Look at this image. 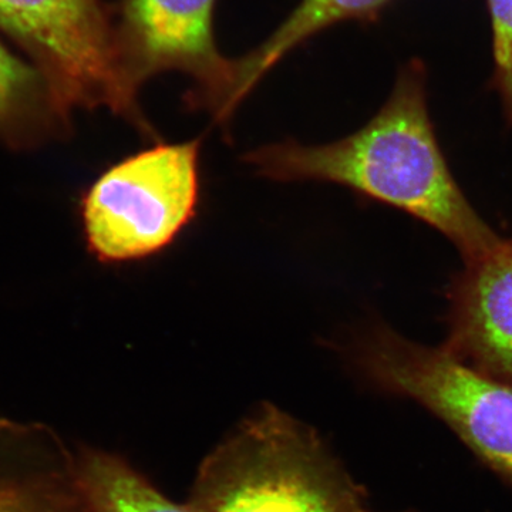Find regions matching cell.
I'll use <instances>...</instances> for the list:
<instances>
[{
    "label": "cell",
    "mask_w": 512,
    "mask_h": 512,
    "mask_svg": "<svg viewBox=\"0 0 512 512\" xmlns=\"http://www.w3.org/2000/svg\"><path fill=\"white\" fill-rule=\"evenodd\" d=\"M242 160L268 180L338 184L406 212L450 239L464 262L501 239L451 174L430 120L419 60L402 69L389 100L356 133L323 146L271 144Z\"/></svg>",
    "instance_id": "cell-1"
},
{
    "label": "cell",
    "mask_w": 512,
    "mask_h": 512,
    "mask_svg": "<svg viewBox=\"0 0 512 512\" xmlns=\"http://www.w3.org/2000/svg\"><path fill=\"white\" fill-rule=\"evenodd\" d=\"M365 491L315 433L274 406L245 421L205 458L194 512H359Z\"/></svg>",
    "instance_id": "cell-2"
},
{
    "label": "cell",
    "mask_w": 512,
    "mask_h": 512,
    "mask_svg": "<svg viewBox=\"0 0 512 512\" xmlns=\"http://www.w3.org/2000/svg\"><path fill=\"white\" fill-rule=\"evenodd\" d=\"M360 375L383 392L412 399L446 423L487 467L512 484V384L429 348L383 323L356 339Z\"/></svg>",
    "instance_id": "cell-3"
},
{
    "label": "cell",
    "mask_w": 512,
    "mask_h": 512,
    "mask_svg": "<svg viewBox=\"0 0 512 512\" xmlns=\"http://www.w3.org/2000/svg\"><path fill=\"white\" fill-rule=\"evenodd\" d=\"M0 30L45 76L64 116L107 109L141 137L158 140L121 76L114 6L103 0H0Z\"/></svg>",
    "instance_id": "cell-4"
},
{
    "label": "cell",
    "mask_w": 512,
    "mask_h": 512,
    "mask_svg": "<svg viewBox=\"0 0 512 512\" xmlns=\"http://www.w3.org/2000/svg\"><path fill=\"white\" fill-rule=\"evenodd\" d=\"M201 140L156 146L123 158L82 198L87 248L103 264L161 254L197 217Z\"/></svg>",
    "instance_id": "cell-5"
},
{
    "label": "cell",
    "mask_w": 512,
    "mask_h": 512,
    "mask_svg": "<svg viewBox=\"0 0 512 512\" xmlns=\"http://www.w3.org/2000/svg\"><path fill=\"white\" fill-rule=\"evenodd\" d=\"M217 0H121L114 28L121 76L136 99L148 80L183 73L194 86L185 96L191 111H207L227 124L235 99L234 59L218 50L214 36ZM140 100V99H138Z\"/></svg>",
    "instance_id": "cell-6"
},
{
    "label": "cell",
    "mask_w": 512,
    "mask_h": 512,
    "mask_svg": "<svg viewBox=\"0 0 512 512\" xmlns=\"http://www.w3.org/2000/svg\"><path fill=\"white\" fill-rule=\"evenodd\" d=\"M447 296L443 348L478 372L512 384V238L464 262Z\"/></svg>",
    "instance_id": "cell-7"
},
{
    "label": "cell",
    "mask_w": 512,
    "mask_h": 512,
    "mask_svg": "<svg viewBox=\"0 0 512 512\" xmlns=\"http://www.w3.org/2000/svg\"><path fill=\"white\" fill-rule=\"evenodd\" d=\"M64 116L42 73L0 42V143L10 150H35L66 137Z\"/></svg>",
    "instance_id": "cell-8"
},
{
    "label": "cell",
    "mask_w": 512,
    "mask_h": 512,
    "mask_svg": "<svg viewBox=\"0 0 512 512\" xmlns=\"http://www.w3.org/2000/svg\"><path fill=\"white\" fill-rule=\"evenodd\" d=\"M393 0H302L265 42L234 59L235 97L238 104L264 79L269 70L292 50L348 20L373 22Z\"/></svg>",
    "instance_id": "cell-9"
},
{
    "label": "cell",
    "mask_w": 512,
    "mask_h": 512,
    "mask_svg": "<svg viewBox=\"0 0 512 512\" xmlns=\"http://www.w3.org/2000/svg\"><path fill=\"white\" fill-rule=\"evenodd\" d=\"M79 484L89 512H194L165 498L146 477L109 454L84 457Z\"/></svg>",
    "instance_id": "cell-10"
},
{
    "label": "cell",
    "mask_w": 512,
    "mask_h": 512,
    "mask_svg": "<svg viewBox=\"0 0 512 512\" xmlns=\"http://www.w3.org/2000/svg\"><path fill=\"white\" fill-rule=\"evenodd\" d=\"M493 28V87L512 126V0H488Z\"/></svg>",
    "instance_id": "cell-11"
},
{
    "label": "cell",
    "mask_w": 512,
    "mask_h": 512,
    "mask_svg": "<svg viewBox=\"0 0 512 512\" xmlns=\"http://www.w3.org/2000/svg\"><path fill=\"white\" fill-rule=\"evenodd\" d=\"M0 512H57L35 494L19 488L0 487Z\"/></svg>",
    "instance_id": "cell-12"
},
{
    "label": "cell",
    "mask_w": 512,
    "mask_h": 512,
    "mask_svg": "<svg viewBox=\"0 0 512 512\" xmlns=\"http://www.w3.org/2000/svg\"><path fill=\"white\" fill-rule=\"evenodd\" d=\"M359 512H367V511H365V510H362V511H359Z\"/></svg>",
    "instance_id": "cell-13"
}]
</instances>
